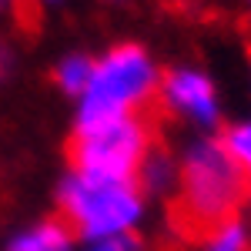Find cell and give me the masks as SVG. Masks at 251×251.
Here are the masks:
<instances>
[{
	"label": "cell",
	"instance_id": "12",
	"mask_svg": "<svg viewBox=\"0 0 251 251\" xmlns=\"http://www.w3.org/2000/svg\"><path fill=\"white\" fill-rule=\"evenodd\" d=\"M14 64H17V57H14V44L0 34V84L14 74Z\"/></svg>",
	"mask_w": 251,
	"mask_h": 251
},
{
	"label": "cell",
	"instance_id": "7",
	"mask_svg": "<svg viewBox=\"0 0 251 251\" xmlns=\"http://www.w3.org/2000/svg\"><path fill=\"white\" fill-rule=\"evenodd\" d=\"M137 184H141V191L144 194H164L177 188V164H174V157L168 151H161V148H151V154L144 157V164L137 168Z\"/></svg>",
	"mask_w": 251,
	"mask_h": 251
},
{
	"label": "cell",
	"instance_id": "3",
	"mask_svg": "<svg viewBox=\"0 0 251 251\" xmlns=\"http://www.w3.org/2000/svg\"><path fill=\"white\" fill-rule=\"evenodd\" d=\"M161 71L141 44H117L94 60L87 91L77 97L74 127L100 124L127 114H144L157 97Z\"/></svg>",
	"mask_w": 251,
	"mask_h": 251
},
{
	"label": "cell",
	"instance_id": "1",
	"mask_svg": "<svg viewBox=\"0 0 251 251\" xmlns=\"http://www.w3.org/2000/svg\"><path fill=\"white\" fill-rule=\"evenodd\" d=\"M248 174L225 151L221 137H198L177 161V221L188 234H208L238 218Z\"/></svg>",
	"mask_w": 251,
	"mask_h": 251
},
{
	"label": "cell",
	"instance_id": "10",
	"mask_svg": "<svg viewBox=\"0 0 251 251\" xmlns=\"http://www.w3.org/2000/svg\"><path fill=\"white\" fill-rule=\"evenodd\" d=\"M221 144H225V151L234 157V164L251 177V117L231 124V127L221 134Z\"/></svg>",
	"mask_w": 251,
	"mask_h": 251
},
{
	"label": "cell",
	"instance_id": "15",
	"mask_svg": "<svg viewBox=\"0 0 251 251\" xmlns=\"http://www.w3.org/2000/svg\"><path fill=\"white\" fill-rule=\"evenodd\" d=\"M0 7H7V0H0Z\"/></svg>",
	"mask_w": 251,
	"mask_h": 251
},
{
	"label": "cell",
	"instance_id": "13",
	"mask_svg": "<svg viewBox=\"0 0 251 251\" xmlns=\"http://www.w3.org/2000/svg\"><path fill=\"white\" fill-rule=\"evenodd\" d=\"M40 3H60V0H40Z\"/></svg>",
	"mask_w": 251,
	"mask_h": 251
},
{
	"label": "cell",
	"instance_id": "8",
	"mask_svg": "<svg viewBox=\"0 0 251 251\" xmlns=\"http://www.w3.org/2000/svg\"><path fill=\"white\" fill-rule=\"evenodd\" d=\"M91 71H94V57L87 54H64L54 67V84L67 97L77 100L84 91H87V80H91Z\"/></svg>",
	"mask_w": 251,
	"mask_h": 251
},
{
	"label": "cell",
	"instance_id": "16",
	"mask_svg": "<svg viewBox=\"0 0 251 251\" xmlns=\"http://www.w3.org/2000/svg\"><path fill=\"white\" fill-rule=\"evenodd\" d=\"M248 14H251V0H248Z\"/></svg>",
	"mask_w": 251,
	"mask_h": 251
},
{
	"label": "cell",
	"instance_id": "6",
	"mask_svg": "<svg viewBox=\"0 0 251 251\" xmlns=\"http://www.w3.org/2000/svg\"><path fill=\"white\" fill-rule=\"evenodd\" d=\"M3 251H77V238L60 218H44L20 228L3 245Z\"/></svg>",
	"mask_w": 251,
	"mask_h": 251
},
{
	"label": "cell",
	"instance_id": "9",
	"mask_svg": "<svg viewBox=\"0 0 251 251\" xmlns=\"http://www.w3.org/2000/svg\"><path fill=\"white\" fill-rule=\"evenodd\" d=\"M204 251H251V234L238 218H231L204 234Z\"/></svg>",
	"mask_w": 251,
	"mask_h": 251
},
{
	"label": "cell",
	"instance_id": "4",
	"mask_svg": "<svg viewBox=\"0 0 251 251\" xmlns=\"http://www.w3.org/2000/svg\"><path fill=\"white\" fill-rule=\"evenodd\" d=\"M154 148V127L144 114H127L74 127L71 137V171L97 177H127L134 181L137 168Z\"/></svg>",
	"mask_w": 251,
	"mask_h": 251
},
{
	"label": "cell",
	"instance_id": "11",
	"mask_svg": "<svg viewBox=\"0 0 251 251\" xmlns=\"http://www.w3.org/2000/svg\"><path fill=\"white\" fill-rule=\"evenodd\" d=\"M144 245L137 234H121V238H104V241H87L80 251H141Z\"/></svg>",
	"mask_w": 251,
	"mask_h": 251
},
{
	"label": "cell",
	"instance_id": "14",
	"mask_svg": "<svg viewBox=\"0 0 251 251\" xmlns=\"http://www.w3.org/2000/svg\"><path fill=\"white\" fill-rule=\"evenodd\" d=\"M248 198H251V177H248Z\"/></svg>",
	"mask_w": 251,
	"mask_h": 251
},
{
	"label": "cell",
	"instance_id": "5",
	"mask_svg": "<svg viewBox=\"0 0 251 251\" xmlns=\"http://www.w3.org/2000/svg\"><path fill=\"white\" fill-rule=\"evenodd\" d=\"M161 107L191 127H214L221 121V97L214 80L198 67H171L157 84Z\"/></svg>",
	"mask_w": 251,
	"mask_h": 251
},
{
	"label": "cell",
	"instance_id": "2",
	"mask_svg": "<svg viewBox=\"0 0 251 251\" xmlns=\"http://www.w3.org/2000/svg\"><path fill=\"white\" fill-rule=\"evenodd\" d=\"M60 221L74 231L77 241H104L134 234L148 211V194L137 181L127 177H97V174L71 171L57 191Z\"/></svg>",
	"mask_w": 251,
	"mask_h": 251
}]
</instances>
